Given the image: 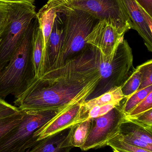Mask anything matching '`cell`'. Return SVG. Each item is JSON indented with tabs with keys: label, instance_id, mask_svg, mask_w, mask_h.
<instances>
[{
	"label": "cell",
	"instance_id": "obj_21",
	"mask_svg": "<svg viewBox=\"0 0 152 152\" xmlns=\"http://www.w3.org/2000/svg\"><path fill=\"white\" fill-rule=\"evenodd\" d=\"M108 146H110L113 150L119 152H152L129 144L121 140L118 135L109 142Z\"/></svg>",
	"mask_w": 152,
	"mask_h": 152
},
{
	"label": "cell",
	"instance_id": "obj_10",
	"mask_svg": "<svg viewBox=\"0 0 152 152\" xmlns=\"http://www.w3.org/2000/svg\"><path fill=\"white\" fill-rule=\"evenodd\" d=\"M116 27L106 20H99L86 38L87 45L93 46L104 56L110 55L124 39Z\"/></svg>",
	"mask_w": 152,
	"mask_h": 152
},
{
	"label": "cell",
	"instance_id": "obj_33",
	"mask_svg": "<svg viewBox=\"0 0 152 152\" xmlns=\"http://www.w3.org/2000/svg\"><path fill=\"white\" fill-rule=\"evenodd\" d=\"M113 151H114V152H119L117 151H115V150H113Z\"/></svg>",
	"mask_w": 152,
	"mask_h": 152
},
{
	"label": "cell",
	"instance_id": "obj_13",
	"mask_svg": "<svg viewBox=\"0 0 152 152\" xmlns=\"http://www.w3.org/2000/svg\"><path fill=\"white\" fill-rule=\"evenodd\" d=\"M73 126L40 140L27 152H70L73 148L70 144Z\"/></svg>",
	"mask_w": 152,
	"mask_h": 152
},
{
	"label": "cell",
	"instance_id": "obj_11",
	"mask_svg": "<svg viewBox=\"0 0 152 152\" xmlns=\"http://www.w3.org/2000/svg\"><path fill=\"white\" fill-rule=\"evenodd\" d=\"M129 18L133 29L143 39L148 50L152 52V17L136 0H120Z\"/></svg>",
	"mask_w": 152,
	"mask_h": 152
},
{
	"label": "cell",
	"instance_id": "obj_16",
	"mask_svg": "<svg viewBox=\"0 0 152 152\" xmlns=\"http://www.w3.org/2000/svg\"><path fill=\"white\" fill-rule=\"evenodd\" d=\"M119 134L131 136L152 145V134L126 118L120 125Z\"/></svg>",
	"mask_w": 152,
	"mask_h": 152
},
{
	"label": "cell",
	"instance_id": "obj_12",
	"mask_svg": "<svg viewBox=\"0 0 152 152\" xmlns=\"http://www.w3.org/2000/svg\"><path fill=\"white\" fill-rule=\"evenodd\" d=\"M66 4L67 3L65 2L54 19L46 45L44 73L48 70L56 68L59 58L63 44L64 10Z\"/></svg>",
	"mask_w": 152,
	"mask_h": 152
},
{
	"label": "cell",
	"instance_id": "obj_6",
	"mask_svg": "<svg viewBox=\"0 0 152 152\" xmlns=\"http://www.w3.org/2000/svg\"><path fill=\"white\" fill-rule=\"evenodd\" d=\"M64 107L23 110L20 122L0 139V152H26L34 147L38 142L34 138L35 133Z\"/></svg>",
	"mask_w": 152,
	"mask_h": 152
},
{
	"label": "cell",
	"instance_id": "obj_2",
	"mask_svg": "<svg viewBox=\"0 0 152 152\" xmlns=\"http://www.w3.org/2000/svg\"><path fill=\"white\" fill-rule=\"evenodd\" d=\"M36 18L32 21L18 47L7 65L0 70V97L20 94L35 77L32 38Z\"/></svg>",
	"mask_w": 152,
	"mask_h": 152
},
{
	"label": "cell",
	"instance_id": "obj_28",
	"mask_svg": "<svg viewBox=\"0 0 152 152\" xmlns=\"http://www.w3.org/2000/svg\"><path fill=\"white\" fill-rule=\"evenodd\" d=\"M8 3L0 1V35L3 32L7 23Z\"/></svg>",
	"mask_w": 152,
	"mask_h": 152
},
{
	"label": "cell",
	"instance_id": "obj_1",
	"mask_svg": "<svg viewBox=\"0 0 152 152\" xmlns=\"http://www.w3.org/2000/svg\"><path fill=\"white\" fill-rule=\"evenodd\" d=\"M101 80L97 68L55 74L50 71L34 77L15 96L20 110L60 109L86 101Z\"/></svg>",
	"mask_w": 152,
	"mask_h": 152
},
{
	"label": "cell",
	"instance_id": "obj_7",
	"mask_svg": "<svg viewBox=\"0 0 152 152\" xmlns=\"http://www.w3.org/2000/svg\"><path fill=\"white\" fill-rule=\"evenodd\" d=\"M72 8L82 10L98 20H106L125 34L133 25L120 0H71Z\"/></svg>",
	"mask_w": 152,
	"mask_h": 152
},
{
	"label": "cell",
	"instance_id": "obj_24",
	"mask_svg": "<svg viewBox=\"0 0 152 152\" xmlns=\"http://www.w3.org/2000/svg\"><path fill=\"white\" fill-rule=\"evenodd\" d=\"M120 104L116 103H109L103 105H95L87 113L86 120L95 118L105 115L115 107Z\"/></svg>",
	"mask_w": 152,
	"mask_h": 152
},
{
	"label": "cell",
	"instance_id": "obj_8",
	"mask_svg": "<svg viewBox=\"0 0 152 152\" xmlns=\"http://www.w3.org/2000/svg\"><path fill=\"white\" fill-rule=\"evenodd\" d=\"M125 119L120 105L103 116L91 119L89 134L80 149L86 151L108 146L109 142L119 134L120 125Z\"/></svg>",
	"mask_w": 152,
	"mask_h": 152
},
{
	"label": "cell",
	"instance_id": "obj_20",
	"mask_svg": "<svg viewBox=\"0 0 152 152\" xmlns=\"http://www.w3.org/2000/svg\"><path fill=\"white\" fill-rule=\"evenodd\" d=\"M23 111L5 118L0 119V139L15 127L21 121Z\"/></svg>",
	"mask_w": 152,
	"mask_h": 152
},
{
	"label": "cell",
	"instance_id": "obj_29",
	"mask_svg": "<svg viewBox=\"0 0 152 152\" xmlns=\"http://www.w3.org/2000/svg\"><path fill=\"white\" fill-rule=\"evenodd\" d=\"M137 3L152 17V0H136Z\"/></svg>",
	"mask_w": 152,
	"mask_h": 152
},
{
	"label": "cell",
	"instance_id": "obj_26",
	"mask_svg": "<svg viewBox=\"0 0 152 152\" xmlns=\"http://www.w3.org/2000/svg\"><path fill=\"white\" fill-rule=\"evenodd\" d=\"M20 111L17 106L8 103L0 97V119L16 114Z\"/></svg>",
	"mask_w": 152,
	"mask_h": 152
},
{
	"label": "cell",
	"instance_id": "obj_30",
	"mask_svg": "<svg viewBox=\"0 0 152 152\" xmlns=\"http://www.w3.org/2000/svg\"><path fill=\"white\" fill-rule=\"evenodd\" d=\"M0 1L6 2H30L28 0H0Z\"/></svg>",
	"mask_w": 152,
	"mask_h": 152
},
{
	"label": "cell",
	"instance_id": "obj_3",
	"mask_svg": "<svg viewBox=\"0 0 152 152\" xmlns=\"http://www.w3.org/2000/svg\"><path fill=\"white\" fill-rule=\"evenodd\" d=\"M96 66L101 80L88 100L97 97L116 86H120L131 73L133 66L132 49L125 39L110 55L104 56L94 48Z\"/></svg>",
	"mask_w": 152,
	"mask_h": 152
},
{
	"label": "cell",
	"instance_id": "obj_17",
	"mask_svg": "<svg viewBox=\"0 0 152 152\" xmlns=\"http://www.w3.org/2000/svg\"><path fill=\"white\" fill-rule=\"evenodd\" d=\"M91 126V119L87 120L73 126L70 137L73 147H82L86 141Z\"/></svg>",
	"mask_w": 152,
	"mask_h": 152
},
{
	"label": "cell",
	"instance_id": "obj_19",
	"mask_svg": "<svg viewBox=\"0 0 152 152\" xmlns=\"http://www.w3.org/2000/svg\"><path fill=\"white\" fill-rule=\"evenodd\" d=\"M141 80V73L137 67L121 85V91L126 98L129 97L138 90Z\"/></svg>",
	"mask_w": 152,
	"mask_h": 152
},
{
	"label": "cell",
	"instance_id": "obj_23",
	"mask_svg": "<svg viewBox=\"0 0 152 152\" xmlns=\"http://www.w3.org/2000/svg\"><path fill=\"white\" fill-rule=\"evenodd\" d=\"M152 109V92L137 105L128 114L125 115L126 118H136L147 111Z\"/></svg>",
	"mask_w": 152,
	"mask_h": 152
},
{
	"label": "cell",
	"instance_id": "obj_15",
	"mask_svg": "<svg viewBox=\"0 0 152 152\" xmlns=\"http://www.w3.org/2000/svg\"><path fill=\"white\" fill-rule=\"evenodd\" d=\"M125 98L121 86L114 87L97 97L85 101L83 104V115L86 119L87 113L94 106L109 103L120 104L121 101Z\"/></svg>",
	"mask_w": 152,
	"mask_h": 152
},
{
	"label": "cell",
	"instance_id": "obj_27",
	"mask_svg": "<svg viewBox=\"0 0 152 152\" xmlns=\"http://www.w3.org/2000/svg\"><path fill=\"white\" fill-rule=\"evenodd\" d=\"M118 136L121 140L129 144L152 152V145L148 144L140 139L135 138L131 136L121 135L119 134Z\"/></svg>",
	"mask_w": 152,
	"mask_h": 152
},
{
	"label": "cell",
	"instance_id": "obj_32",
	"mask_svg": "<svg viewBox=\"0 0 152 152\" xmlns=\"http://www.w3.org/2000/svg\"><path fill=\"white\" fill-rule=\"evenodd\" d=\"M64 1H65L67 2H69L70 1H71V0H64Z\"/></svg>",
	"mask_w": 152,
	"mask_h": 152
},
{
	"label": "cell",
	"instance_id": "obj_9",
	"mask_svg": "<svg viewBox=\"0 0 152 152\" xmlns=\"http://www.w3.org/2000/svg\"><path fill=\"white\" fill-rule=\"evenodd\" d=\"M84 102L70 104L61 109L56 116L35 133L34 137L37 142L85 121L83 115Z\"/></svg>",
	"mask_w": 152,
	"mask_h": 152
},
{
	"label": "cell",
	"instance_id": "obj_5",
	"mask_svg": "<svg viewBox=\"0 0 152 152\" xmlns=\"http://www.w3.org/2000/svg\"><path fill=\"white\" fill-rule=\"evenodd\" d=\"M36 17L35 7L33 3H8L7 25L0 35V70L13 56L30 24Z\"/></svg>",
	"mask_w": 152,
	"mask_h": 152
},
{
	"label": "cell",
	"instance_id": "obj_34",
	"mask_svg": "<svg viewBox=\"0 0 152 152\" xmlns=\"http://www.w3.org/2000/svg\"><path fill=\"white\" fill-rule=\"evenodd\" d=\"M1 37H0V42H1Z\"/></svg>",
	"mask_w": 152,
	"mask_h": 152
},
{
	"label": "cell",
	"instance_id": "obj_18",
	"mask_svg": "<svg viewBox=\"0 0 152 152\" xmlns=\"http://www.w3.org/2000/svg\"><path fill=\"white\" fill-rule=\"evenodd\" d=\"M152 92V85L136 91L134 94L126 98V102L121 107L122 112L125 115L128 114L137 105L143 100Z\"/></svg>",
	"mask_w": 152,
	"mask_h": 152
},
{
	"label": "cell",
	"instance_id": "obj_25",
	"mask_svg": "<svg viewBox=\"0 0 152 152\" xmlns=\"http://www.w3.org/2000/svg\"><path fill=\"white\" fill-rule=\"evenodd\" d=\"M126 119L152 134V109L136 118Z\"/></svg>",
	"mask_w": 152,
	"mask_h": 152
},
{
	"label": "cell",
	"instance_id": "obj_22",
	"mask_svg": "<svg viewBox=\"0 0 152 152\" xmlns=\"http://www.w3.org/2000/svg\"><path fill=\"white\" fill-rule=\"evenodd\" d=\"M141 73V80L138 90L152 85V60L146 61L137 67Z\"/></svg>",
	"mask_w": 152,
	"mask_h": 152
},
{
	"label": "cell",
	"instance_id": "obj_14",
	"mask_svg": "<svg viewBox=\"0 0 152 152\" xmlns=\"http://www.w3.org/2000/svg\"><path fill=\"white\" fill-rule=\"evenodd\" d=\"M44 57L43 37L37 18L32 38V62L35 77H36L43 74Z\"/></svg>",
	"mask_w": 152,
	"mask_h": 152
},
{
	"label": "cell",
	"instance_id": "obj_4",
	"mask_svg": "<svg viewBox=\"0 0 152 152\" xmlns=\"http://www.w3.org/2000/svg\"><path fill=\"white\" fill-rule=\"evenodd\" d=\"M98 20L84 11L69 6L67 3L64 10L63 44L55 69L61 66L87 48L86 38Z\"/></svg>",
	"mask_w": 152,
	"mask_h": 152
},
{
	"label": "cell",
	"instance_id": "obj_31",
	"mask_svg": "<svg viewBox=\"0 0 152 152\" xmlns=\"http://www.w3.org/2000/svg\"><path fill=\"white\" fill-rule=\"evenodd\" d=\"M30 3H34V2H35V0H28Z\"/></svg>",
	"mask_w": 152,
	"mask_h": 152
}]
</instances>
